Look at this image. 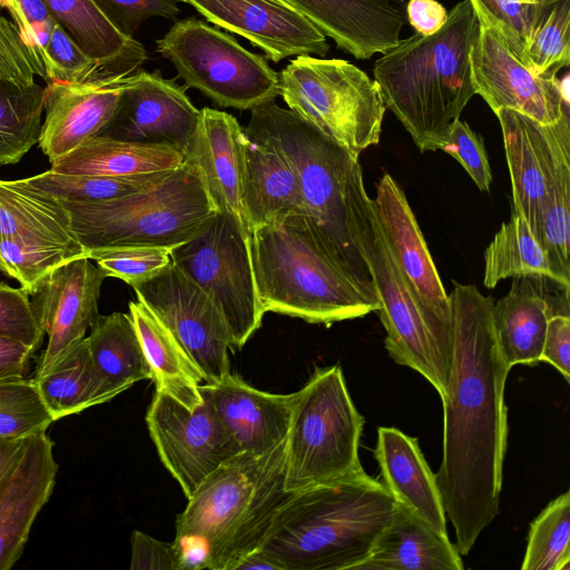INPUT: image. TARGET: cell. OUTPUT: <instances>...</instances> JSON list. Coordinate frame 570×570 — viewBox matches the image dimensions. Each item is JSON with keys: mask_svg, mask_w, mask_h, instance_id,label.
Wrapping results in <instances>:
<instances>
[{"mask_svg": "<svg viewBox=\"0 0 570 570\" xmlns=\"http://www.w3.org/2000/svg\"><path fill=\"white\" fill-rule=\"evenodd\" d=\"M451 374L441 397L443 449L435 475L455 547L466 556L500 513L508 444L504 387L510 368L493 324V298L475 285L453 282Z\"/></svg>", "mask_w": 570, "mask_h": 570, "instance_id": "obj_1", "label": "cell"}, {"mask_svg": "<svg viewBox=\"0 0 570 570\" xmlns=\"http://www.w3.org/2000/svg\"><path fill=\"white\" fill-rule=\"evenodd\" d=\"M395 500L364 469L296 492L257 549L279 570H355L390 523Z\"/></svg>", "mask_w": 570, "mask_h": 570, "instance_id": "obj_2", "label": "cell"}, {"mask_svg": "<svg viewBox=\"0 0 570 570\" xmlns=\"http://www.w3.org/2000/svg\"><path fill=\"white\" fill-rule=\"evenodd\" d=\"M478 29L473 4L462 0L435 33L402 39L374 63L386 108L422 153L442 149L451 126L476 95L470 57Z\"/></svg>", "mask_w": 570, "mask_h": 570, "instance_id": "obj_3", "label": "cell"}, {"mask_svg": "<svg viewBox=\"0 0 570 570\" xmlns=\"http://www.w3.org/2000/svg\"><path fill=\"white\" fill-rule=\"evenodd\" d=\"M291 492L285 489V441L271 452H240L212 472L176 518L177 546L190 564L233 570L256 550Z\"/></svg>", "mask_w": 570, "mask_h": 570, "instance_id": "obj_4", "label": "cell"}, {"mask_svg": "<svg viewBox=\"0 0 570 570\" xmlns=\"http://www.w3.org/2000/svg\"><path fill=\"white\" fill-rule=\"evenodd\" d=\"M244 131L287 160L296 174L306 217L317 239L364 293L377 301L352 232V195L363 178L358 156L275 100L253 108Z\"/></svg>", "mask_w": 570, "mask_h": 570, "instance_id": "obj_5", "label": "cell"}, {"mask_svg": "<svg viewBox=\"0 0 570 570\" xmlns=\"http://www.w3.org/2000/svg\"><path fill=\"white\" fill-rule=\"evenodd\" d=\"M250 250L262 306L313 324L363 317L377 311L357 283L317 239L304 215L250 230Z\"/></svg>", "mask_w": 570, "mask_h": 570, "instance_id": "obj_6", "label": "cell"}, {"mask_svg": "<svg viewBox=\"0 0 570 570\" xmlns=\"http://www.w3.org/2000/svg\"><path fill=\"white\" fill-rule=\"evenodd\" d=\"M354 243L365 261L385 328V348L391 358L421 374L445 395L452 358L453 326L431 315L402 275L385 239L374 202L361 179L352 196Z\"/></svg>", "mask_w": 570, "mask_h": 570, "instance_id": "obj_7", "label": "cell"}, {"mask_svg": "<svg viewBox=\"0 0 570 570\" xmlns=\"http://www.w3.org/2000/svg\"><path fill=\"white\" fill-rule=\"evenodd\" d=\"M83 248L116 245L175 247L196 235L217 210L189 161L150 187L107 202L59 199Z\"/></svg>", "mask_w": 570, "mask_h": 570, "instance_id": "obj_8", "label": "cell"}, {"mask_svg": "<svg viewBox=\"0 0 570 570\" xmlns=\"http://www.w3.org/2000/svg\"><path fill=\"white\" fill-rule=\"evenodd\" d=\"M365 424L340 365L317 367L294 392L285 440V489L296 492L362 470L360 440Z\"/></svg>", "mask_w": 570, "mask_h": 570, "instance_id": "obj_9", "label": "cell"}, {"mask_svg": "<svg viewBox=\"0 0 570 570\" xmlns=\"http://www.w3.org/2000/svg\"><path fill=\"white\" fill-rule=\"evenodd\" d=\"M293 112L355 156L377 145L386 106L376 81L343 59L297 56L279 73Z\"/></svg>", "mask_w": 570, "mask_h": 570, "instance_id": "obj_10", "label": "cell"}, {"mask_svg": "<svg viewBox=\"0 0 570 570\" xmlns=\"http://www.w3.org/2000/svg\"><path fill=\"white\" fill-rule=\"evenodd\" d=\"M156 45L186 87L220 107L252 110L279 95V75L266 58L203 20L177 21Z\"/></svg>", "mask_w": 570, "mask_h": 570, "instance_id": "obj_11", "label": "cell"}, {"mask_svg": "<svg viewBox=\"0 0 570 570\" xmlns=\"http://www.w3.org/2000/svg\"><path fill=\"white\" fill-rule=\"evenodd\" d=\"M170 258L218 307L232 348H242L265 314L248 229L234 214L216 210L196 235L171 248Z\"/></svg>", "mask_w": 570, "mask_h": 570, "instance_id": "obj_12", "label": "cell"}, {"mask_svg": "<svg viewBox=\"0 0 570 570\" xmlns=\"http://www.w3.org/2000/svg\"><path fill=\"white\" fill-rule=\"evenodd\" d=\"M189 355L205 383L229 373L230 338L212 298L173 262L157 275L131 286Z\"/></svg>", "mask_w": 570, "mask_h": 570, "instance_id": "obj_13", "label": "cell"}, {"mask_svg": "<svg viewBox=\"0 0 570 570\" xmlns=\"http://www.w3.org/2000/svg\"><path fill=\"white\" fill-rule=\"evenodd\" d=\"M189 409L155 391L146 423L158 455L188 499L218 466L240 453L212 404Z\"/></svg>", "mask_w": 570, "mask_h": 570, "instance_id": "obj_14", "label": "cell"}, {"mask_svg": "<svg viewBox=\"0 0 570 570\" xmlns=\"http://www.w3.org/2000/svg\"><path fill=\"white\" fill-rule=\"evenodd\" d=\"M471 51V73L475 94L495 112L515 110L541 124H553L569 111L568 75L538 76L508 47L482 17Z\"/></svg>", "mask_w": 570, "mask_h": 570, "instance_id": "obj_15", "label": "cell"}, {"mask_svg": "<svg viewBox=\"0 0 570 570\" xmlns=\"http://www.w3.org/2000/svg\"><path fill=\"white\" fill-rule=\"evenodd\" d=\"M200 110L175 79L159 70H139L124 90L117 111L98 136L164 145L185 155L197 129Z\"/></svg>", "mask_w": 570, "mask_h": 570, "instance_id": "obj_16", "label": "cell"}, {"mask_svg": "<svg viewBox=\"0 0 570 570\" xmlns=\"http://www.w3.org/2000/svg\"><path fill=\"white\" fill-rule=\"evenodd\" d=\"M494 114L503 136L513 210L522 215L535 235L554 170L570 155L569 111L548 125L507 108Z\"/></svg>", "mask_w": 570, "mask_h": 570, "instance_id": "obj_17", "label": "cell"}, {"mask_svg": "<svg viewBox=\"0 0 570 570\" xmlns=\"http://www.w3.org/2000/svg\"><path fill=\"white\" fill-rule=\"evenodd\" d=\"M207 21L247 39L265 58L278 62L303 55L324 57L326 37L283 0H179Z\"/></svg>", "mask_w": 570, "mask_h": 570, "instance_id": "obj_18", "label": "cell"}, {"mask_svg": "<svg viewBox=\"0 0 570 570\" xmlns=\"http://www.w3.org/2000/svg\"><path fill=\"white\" fill-rule=\"evenodd\" d=\"M136 73L102 70L83 82L47 83L38 142L50 164L100 134Z\"/></svg>", "mask_w": 570, "mask_h": 570, "instance_id": "obj_19", "label": "cell"}, {"mask_svg": "<svg viewBox=\"0 0 570 570\" xmlns=\"http://www.w3.org/2000/svg\"><path fill=\"white\" fill-rule=\"evenodd\" d=\"M106 277L91 259L78 257L58 267L32 295L35 316L48 335L36 375L52 367L95 325Z\"/></svg>", "mask_w": 570, "mask_h": 570, "instance_id": "obj_20", "label": "cell"}, {"mask_svg": "<svg viewBox=\"0 0 570 570\" xmlns=\"http://www.w3.org/2000/svg\"><path fill=\"white\" fill-rule=\"evenodd\" d=\"M373 202L387 245L412 292L431 315L453 326L449 295L405 194L390 174L380 178Z\"/></svg>", "mask_w": 570, "mask_h": 570, "instance_id": "obj_21", "label": "cell"}, {"mask_svg": "<svg viewBox=\"0 0 570 570\" xmlns=\"http://www.w3.org/2000/svg\"><path fill=\"white\" fill-rule=\"evenodd\" d=\"M357 59L401 42L409 0H283Z\"/></svg>", "mask_w": 570, "mask_h": 570, "instance_id": "obj_22", "label": "cell"}, {"mask_svg": "<svg viewBox=\"0 0 570 570\" xmlns=\"http://www.w3.org/2000/svg\"><path fill=\"white\" fill-rule=\"evenodd\" d=\"M199 392L242 452L263 455L286 440L294 393L261 391L230 372L218 382L200 384Z\"/></svg>", "mask_w": 570, "mask_h": 570, "instance_id": "obj_23", "label": "cell"}, {"mask_svg": "<svg viewBox=\"0 0 570 570\" xmlns=\"http://www.w3.org/2000/svg\"><path fill=\"white\" fill-rule=\"evenodd\" d=\"M58 464L46 432L31 435L18 466L0 488V570L19 560L30 529L52 494Z\"/></svg>", "mask_w": 570, "mask_h": 570, "instance_id": "obj_24", "label": "cell"}, {"mask_svg": "<svg viewBox=\"0 0 570 570\" xmlns=\"http://www.w3.org/2000/svg\"><path fill=\"white\" fill-rule=\"evenodd\" d=\"M243 137L244 128L233 115L205 107L186 160L197 168L216 209L234 214L246 227Z\"/></svg>", "mask_w": 570, "mask_h": 570, "instance_id": "obj_25", "label": "cell"}, {"mask_svg": "<svg viewBox=\"0 0 570 570\" xmlns=\"http://www.w3.org/2000/svg\"><path fill=\"white\" fill-rule=\"evenodd\" d=\"M382 483L401 503L443 535L446 515L435 475L416 438L393 426H380L374 450Z\"/></svg>", "mask_w": 570, "mask_h": 570, "instance_id": "obj_26", "label": "cell"}, {"mask_svg": "<svg viewBox=\"0 0 570 570\" xmlns=\"http://www.w3.org/2000/svg\"><path fill=\"white\" fill-rule=\"evenodd\" d=\"M243 209L252 229L306 210L295 171L272 146L243 137Z\"/></svg>", "mask_w": 570, "mask_h": 570, "instance_id": "obj_27", "label": "cell"}, {"mask_svg": "<svg viewBox=\"0 0 570 570\" xmlns=\"http://www.w3.org/2000/svg\"><path fill=\"white\" fill-rule=\"evenodd\" d=\"M460 552L448 535L395 501L390 523L355 570H462Z\"/></svg>", "mask_w": 570, "mask_h": 570, "instance_id": "obj_28", "label": "cell"}, {"mask_svg": "<svg viewBox=\"0 0 570 570\" xmlns=\"http://www.w3.org/2000/svg\"><path fill=\"white\" fill-rule=\"evenodd\" d=\"M56 20L105 71L136 73L148 59L145 47L122 35L94 0H43Z\"/></svg>", "mask_w": 570, "mask_h": 570, "instance_id": "obj_29", "label": "cell"}, {"mask_svg": "<svg viewBox=\"0 0 570 570\" xmlns=\"http://www.w3.org/2000/svg\"><path fill=\"white\" fill-rule=\"evenodd\" d=\"M55 244L86 255L60 200L26 179H0V239Z\"/></svg>", "mask_w": 570, "mask_h": 570, "instance_id": "obj_30", "label": "cell"}, {"mask_svg": "<svg viewBox=\"0 0 570 570\" xmlns=\"http://www.w3.org/2000/svg\"><path fill=\"white\" fill-rule=\"evenodd\" d=\"M552 314L531 277H513L510 292L492 307L495 338L508 367L541 362L547 324Z\"/></svg>", "mask_w": 570, "mask_h": 570, "instance_id": "obj_31", "label": "cell"}, {"mask_svg": "<svg viewBox=\"0 0 570 570\" xmlns=\"http://www.w3.org/2000/svg\"><path fill=\"white\" fill-rule=\"evenodd\" d=\"M45 96L29 67L0 58V166L19 163L38 142Z\"/></svg>", "mask_w": 570, "mask_h": 570, "instance_id": "obj_32", "label": "cell"}, {"mask_svg": "<svg viewBox=\"0 0 570 570\" xmlns=\"http://www.w3.org/2000/svg\"><path fill=\"white\" fill-rule=\"evenodd\" d=\"M186 161L183 153L164 145H151L95 136L51 163L65 174L130 177L170 171Z\"/></svg>", "mask_w": 570, "mask_h": 570, "instance_id": "obj_33", "label": "cell"}, {"mask_svg": "<svg viewBox=\"0 0 570 570\" xmlns=\"http://www.w3.org/2000/svg\"><path fill=\"white\" fill-rule=\"evenodd\" d=\"M129 314L151 368L155 391L189 409L200 405L202 375L171 332L139 301L129 303Z\"/></svg>", "mask_w": 570, "mask_h": 570, "instance_id": "obj_34", "label": "cell"}, {"mask_svg": "<svg viewBox=\"0 0 570 570\" xmlns=\"http://www.w3.org/2000/svg\"><path fill=\"white\" fill-rule=\"evenodd\" d=\"M92 364L116 396L136 382L153 377L130 314L99 316L86 337Z\"/></svg>", "mask_w": 570, "mask_h": 570, "instance_id": "obj_35", "label": "cell"}, {"mask_svg": "<svg viewBox=\"0 0 570 570\" xmlns=\"http://www.w3.org/2000/svg\"><path fill=\"white\" fill-rule=\"evenodd\" d=\"M35 381L55 421L115 397L92 364L86 337Z\"/></svg>", "mask_w": 570, "mask_h": 570, "instance_id": "obj_36", "label": "cell"}, {"mask_svg": "<svg viewBox=\"0 0 570 570\" xmlns=\"http://www.w3.org/2000/svg\"><path fill=\"white\" fill-rule=\"evenodd\" d=\"M483 283L493 288L508 277L549 278L556 283L546 252L521 214L512 212L484 250Z\"/></svg>", "mask_w": 570, "mask_h": 570, "instance_id": "obj_37", "label": "cell"}, {"mask_svg": "<svg viewBox=\"0 0 570 570\" xmlns=\"http://www.w3.org/2000/svg\"><path fill=\"white\" fill-rule=\"evenodd\" d=\"M534 237L547 254L556 283L569 289L570 155L554 170Z\"/></svg>", "mask_w": 570, "mask_h": 570, "instance_id": "obj_38", "label": "cell"}, {"mask_svg": "<svg viewBox=\"0 0 570 570\" xmlns=\"http://www.w3.org/2000/svg\"><path fill=\"white\" fill-rule=\"evenodd\" d=\"M169 171L130 177H110L65 174L49 169L24 179L29 185L61 200L99 203L144 190L160 180Z\"/></svg>", "mask_w": 570, "mask_h": 570, "instance_id": "obj_39", "label": "cell"}, {"mask_svg": "<svg viewBox=\"0 0 570 570\" xmlns=\"http://www.w3.org/2000/svg\"><path fill=\"white\" fill-rule=\"evenodd\" d=\"M570 493L552 500L531 522L521 570H570Z\"/></svg>", "mask_w": 570, "mask_h": 570, "instance_id": "obj_40", "label": "cell"}, {"mask_svg": "<svg viewBox=\"0 0 570 570\" xmlns=\"http://www.w3.org/2000/svg\"><path fill=\"white\" fill-rule=\"evenodd\" d=\"M0 255L21 287L29 294L37 293L49 276L61 265L86 256L78 250L31 240L0 239Z\"/></svg>", "mask_w": 570, "mask_h": 570, "instance_id": "obj_41", "label": "cell"}, {"mask_svg": "<svg viewBox=\"0 0 570 570\" xmlns=\"http://www.w3.org/2000/svg\"><path fill=\"white\" fill-rule=\"evenodd\" d=\"M55 422L35 379L0 381V438H28Z\"/></svg>", "mask_w": 570, "mask_h": 570, "instance_id": "obj_42", "label": "cell"}, {"mask_svg": "<svg viewBox=\"0 0 570 570\" xmlns=\"http://www.w3.org/2000/svg\"><path fill=\"white\" fill-rule=\"evenodd\" d=\"M570 62V0L552 3L534 29L524 65L538 76L551 77Z\"/></svg>", "mask_w": 570, "mask_h": 570, "instance_id": "obj_43", "label": "cell"}, {"mask_svg": "<svg viewBox=\"0 0 570 570\" xmlns=\"http://www.w3.org/2000/svg\"><path fill=\"white\" fill-rule=\"evenodd\" d=\"M475 13L485 19L524 63L531 36L549 7L524 0H470Z\"/></svg>", "mask_w": 570, "mask_h": 570, "instance_id": "obj_44", "label": "cell"}, {"mask_svg": "<svg viewBox=\"0 0 570 570\" xmlns=\"http://www.w3.org/2000/svg\"><path fill=\"white\" fill-rule=\"evenodd\" d=\"M173 247L154 245H116L86 250L106 274L132 286L161 272L171 262Z\"/></svg>", "mask_w": 570, "mask_h": 570, "instance_id": "obj_45", "label": "cell"}, {"mask_svg": "<svg viewBox=\"0 0 570 570\" xmlns=\"http://www.w3.org/2000/svg\"><path fill=\"white\" fill-rule=\"evenodd\" d=\"M46 81L78 83L102 71L68 32L56 23L45 52Z\"/></svg>", "mask_w": 570, "mask_h": 570, "instance_id": "obj_46", "label": "cell"}, {"mask_svg": "<svg viewBox=\"0 0 570 570\" xmlns=\"http://www.w3.org/2000/svg\"><path fill=\"white\" fill-rule=\"evenodd\" d=\"M43 334L29 294L22 287L16 288L0 282V337L20 342L36 352Z\"/></svg>", "mask_w": 570, "mask_h": 570, "instance_id": "obj_47", "label": "cell"}, {"mask_svg": "<svg viewBox=\"0 0 570 570\" xmlns=\"http://www.w3.org/2000/svg\"><path fill=\"white\" fill-rule=\"evenodd\" d=\"M441 150L461 164L480 190L489 191L492 173L483 139L465 121L458 119L451 126Z\"/></svg>", "mask_w": 570, "mask_h": 570, "instance_id": "obj_48", "label": "cell"}, {"mask_svg": "<svg viewBox=\"0 0 570 570\" xmlns=\"http://www.w3.org/2000/svg\"><path fill=\"white\" fill-rule=\"evenodd\" d=\"M108 20L125 36L134 37L140 24L156 16L176 20L179 0H94Z\"/></svg>", "mask_w": 570, "mask_h": 570, "instance_id": "obj_49", "label": "cell"}, {"mask_svg": "<svg viewBox=\"0 0 570 570\" xmlns=\"http://www.w3.org/2000/svg\"><path fill=\"white\" fill-rule=\"evenodd\" d=\"M28 26V37L23 40L37 76L46 80L45 52L51 32L58 22L43 0H17Z\"/></svg>", "mask_w": 570, "mask_h": 570, "instance_id": "obj_50", "label": "cell"}, {"mask_svg": "<svg viewBox=\"0 0 570 570\" xmlns=\"http://www.w3.org/2000/svg\"><path fill=\"white\" fill-rule=\"evenodd\" d=\"M131 570H181L175 542H164L135 530L130 539Z\"/></svg>", "mask_w": 570, "mask_h": 570, "instance_id": "obj_51", "label": "cell"}, {"mask_svg": "<svg viewBox=\"0 0 570 570\" xmlns=\"http://www.w3.org/2000/svg\"><path fill=\"white\" fill-rule=\"evenodd\" d=\"M541 361L554 366L570 382V317L567 313L551 314L546 330Z\"/></svg>", "mask_w": 570, "mask_h": 570, "instance_id": "obj_52", "label": "cell"}, {"mask_svg": "<svg viewBox=\"0 0 570 570\" xmlns=\"http://www.w3.org/2000/svg\"><path fill=\"white\" fill-rule=\"evenodd\" d=\"M405 12L407 22L422 36H430L440 30L449 14L436 0H409Z\"/></svg>", "mask_w": 570, "mask_h": 570, "instance_id": "obj_53", "label": "cell"}, {"mask_svg": "<svg viewBox=\"0 0 570 570\" xmlns=\"http://www.w3.org/2000/svg\"><path fill=\"white\" fill-rule=\"evenodd\" d=\"M33 351L11 338L0 337V381L22 379L29 371Z\"/></svg>", "mask_w": 570, "mask_h": 570, "instance_id": "obj_54", "label": "cell"}, {"mask_svg": "<svg viewBox=\"0 0 570 570\" xmlns=\"http://www.w3.org/2000/svg\"><path fill=\"white\" fill-rule=\"evenodd\" d=\"M29 438H0V488L18 466Z\"/></svg>", "mask_w": 570, "mask_h": 570, "instance_id": "obj_55", "label": "cell"}, {"mask_svg": "<svg viewBox=\"0 0 570 570\" xmlns=\"http://www.w3.org/2000/svg\"><path fill=\"white\" fill-rule=\"evenodd\" d=\"M248 569H268L279 570L277 564L268 558L262 550L256 549L250 553L243 557L233 570H248Z\"/></svg>", "mask_w": 570, "mask_h": 570, "instance_id": "obj_56", "label": "cell"}, {"mask_svg": "<svg viewBox=\"0 0 570 570\" xmlns=\"http://www.w3.org/2000/svg\"><path fill=\"white\" fill-rule=\"evenodd\" d=\"M0 7L4 8L10 17L12 22L19 29L21 39L24 40L28 37V26L22 14V11L19 7L17 0H0Z\"/></svg>", "mask_w": 570, "mask_h": 570, "instance_id": "obj_57", "label": "cell"}, {"mask_svg": "<svg viewBox=\"0 0 570 570\" xmlns=\"http://www.w3.org/2000/svg\"><path fill=\"white\" fill-rule=\"evenodd\" d=\"M0 272L7 276H10L11 277V271L10 268L7 266V264L4 263V261L2 259L1 255H0Z\"/></svg>", "mask_w": 570, "mask_h": 570, "instance_id": "obj_58", "label": "cell"}, {"mask_svg": "<svg viewBox=\"0 0 570 570\" xmlns=\"http://www.w3.org/2000/svg\"><path fill=\"white\" fill-rule=\"evenodd\" d=\"M560 0H538V3L544 6V7H548V6H551L552 3L554 2H558Z\"/></svg>", "mask_w": 570, "mask_h": 570, "instance_id": "obj_59", "label": "cell"}, {"mask_svg": "<svg viewBox=\"0 0 570 570\" xmlns=\"http://www.w3.org/2000/svg\"><path fill=\"white\" fill-rule=\"evenodd\" d=\"M524 1H527V2H531V3H538V0H524ZM538 4H540V3H538ZM541 6H542V4H541Z\"/></svg>", "mask_w": 570, "mask_h": 570, "instance_id": "obj_60", "label": "cell"}]
</instances>
